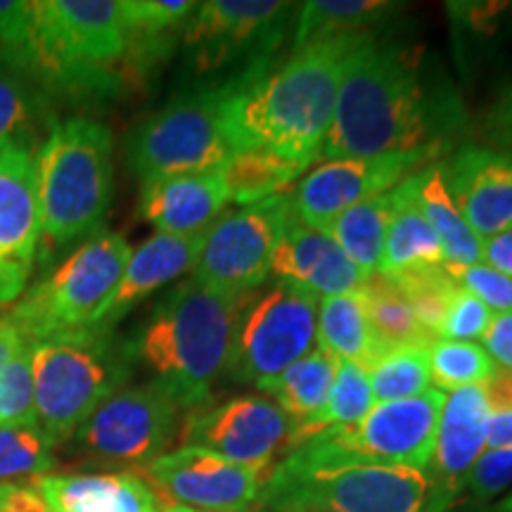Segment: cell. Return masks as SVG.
Segmentation results:
<instances>
[{
    "mask_svg": "<svg viewBox=\"0 0 512 512\" xmlns=\"http://www.w3.org/2000/svg\"><path fill=\"white\" fill-rule=\"evenodd\" d=\"M361 36L292 48L280 67H254L226 83V121L235 152L268 150L318 162L328 136L344 62Z\"/></svg>",
    "mask_w": 512,
    "mask_h": 512,
    "instance_id": "6da1fadb",
    "label": "cell"
},
{
    "mask_svg": "<svg viewBox=\"0 0 512 512\" xmlns=\"http://www.w3.org/2000/svg\"><path fill=\"white\" fill-rule=\"evenodd\" d=\"M437 105L422 86L418 62L403 48L363 36L344 62L335 114L320 162L439 150Z\"/></svg>",
    "mask_w": 512,
    "mask_h": 512,
    "instance_id": "7a4b0ae2",
    "label": "cell"
},
{
    "mask_svg": "<svg viewBox=\"0 0 512 512\" xmlns=\"http://www.w3.org/2000/svg\"><path fill=\"white\" fill-rule=\"evenodd\" d=\"M247 294L211 290L195 278L183 280L159 299L136 335L128 339L133 363H143L152 382L181 408L204 406L226 375L233 332Z\"/></svg>",
    "mask_w": 512,
    "mask_h": 512,
    "instance_id": "3957f363",
    "label": "cell"
},
{
    "mask_svg": "<svg viewBox=\"0 0 512 512\" xmlns=\"http://www.w3.org/2000/svg\"><path fill=\"white\" fill-rule=\"evenodd\" d=\"M112 131L100 121L72 117L50 124L36 150L43 254L79 247L100 233L112 204Z\"/></svg>",
    "mask_w": 512,
    "mask_h": 512,
    "instance_id": "277c9868",
    "label": "cell"
},
{
    "mask_svg": "<svg viewBox=\"0 0 512 512\" xmlns=\"http://www.w3.org/2000/svg\"><path fill=\"white\" fill-rule=\"evenodd\" d=\"M133 358L112 330L38 339L31 347L36 422L53 446L67 444L91 413L126 387Z\"/></svg>",
    "mask_w": 512,
    "mask_h": 512,
    "instance_id": "5b68a950",
    "label": "cell"
},
{
    "mask_svg": "<svg viewBox=\"0 0 512 512\" xmlns=\"http://www.w3.org/2000/svg\"><path fill=\"white\" fill-rule=\"evenodd\" d=\"M259 501L273 512L299 505L335 512H441L448 494L432 472L406 465L342 463L302 470L280 463Z\"/></svg>",
    "mask_w": 512,
    "mask_h": 512,
    "instance_id": "8992f818",
    "label": "cell"
},
{
    "mask_svg": "<svg viewBox=\"0 0 512 512\" xmlns=\"http://www.w3.org/2000/svg\"><path fill=\"white\" fill-rule=\"evenodd\" d=\"M121 233L100 230L29 287L8 316L29 342L95 328L131 256Z\"/></svg>",
    "mask_w": 512,
    "mask_h": 512,
    "instance_id": "52a82bcc",
    "label": "cell"
},
{
    "mask_svg": "<svg viewBox=\"0 0 512 512\" xmlns=\"http://www.w3.org/2000/svg\"><path fill=\"white\" fill-rule=\"evenodd\" d=\"M235 155L226 121V83L190 91L150 114L126 140L128 169L140 185L219 171Z\"/></svg>",
    "mask_w": 512,
    "mask_h": 512,
    "instance_id": "ba28073f",
    "label": "cell"
},
{
    "mask_svg": "<svg viewBox=\"0 0 512 512\" xmlns=\"http://www.w3.org/2000/svg\"><path fill=\"white\" fill-rule=\"evenodd\" d=\"M444 401L446 394L432 387L413 399L375 403L361 422L332 427L304 441L287 453L283 463L302 470L342 463L406 465L427 470L434 458Z\"/></svg>",
    "mask_w": 512,
    "mask_h": 512,
    "instance_id": "9c48e42d",
    "label": "cell"
},
{
    "mask_svg": "<svg viewBox=\"0 0 512 512\" xmlns=\"http://www.w3.org/2000/svg\"><path fill=\"white\" fill-rule=\"evenodd\" d=\"M318 302L275 283L249 292L240 306L226 375L240 384L271 380L318 347Z\"/></svg>",
    "mask_w": 512,
    "mask_h": 512,
    "instance_id": "30bf717a",
    "label": "cell"
},
{
    "mask_svg": "<svg viewBox=\"0 0 512 512\" xmlns=\"http://www.w3.org/2000/svg\"><path fill=\"white\" fill-rule=\"evenodd\" d=\"M174 396L157 382L121 387L67 441L83 463L131 472L164 456L178 430Z\"/></svg>",
    "mask_w": 512,
    "mask_h": 512,
    "instance_id": "8fae6325",
    "label": "cell"
},
{
    "mask_svg": "<svg viewBox=\"0 0 512 512\" xmlns=\"http://www.w3.org/2000/svg\"><path fill=\"white\" fill-rule=\"evenodd\" d=\"M294 223L290 195L223 211L204 235V247L192 278L204 287L226 294L259 290L271 273L280 240Z\"/></svg>",
    "mask_w": 512,
    "mask_h": 512,
    "instance_id": "7c38bea8",
    "label": "cell"
},
{
    "mask_svg": "<svg viewBox=\"0 0 512 512\" xmlns=\"http://www.w3.org/2000/svg\"><path fill=\"white\" fill-rule=\"evenodd\" d=\"M297 5L278 0H209L185 24V48L197 72H214L226 64L247 60V69L268 64L287 19Z\"/></svg>",
    "mask_w": 512,
    "mask_h": 512,
    "instance_id": "4fadbf2b",
    "label": "cell"
},
{
    "mask_svg": "<svg viewBox=\"0 0 512 512\" xmlns=\"http://www.w3.org/2000/svg\"><path fill=\"white\" fill-rule=\"evenodd\" d=\"M292 420L264 394H242L221 403H204L188 411L178 441L219 453L233 463L271 470L275 456L287 453Z\"/></svg>",
    "mask_w": 512,
    "mask_h": 512,
    "instance_id": "5bb4252c",
    "label": "cell"
},
{
    "mask_svg": "<svg viewBox=\"0 0 512 512\" xmlns=\"http://www.w3.org/2000/svg\"><path fill=\"white\" fill-rule=\"evenodd\" d=\"M271 470L233 463L204 448L178 446L147 465L143 477L162 503L202 512H242L264 494Z\"/></svg>",
    "mask_w": 512,
    "mask_h": 512,
    "instance_id": "9a60e30c",
    "label": "cell"
},
{
    "mask_svg": "<svg viewBox=\"0 0 512 512\" xmlns=\"http://www.w3.org/2000/svg\"><path fill=\"white\" fill-rule=\"evenodd\" d=\"M437 155L439 150H418L318 164L290 195L294 219L309 228L328 230L342 211L394 190L415 171L425 169L427 162H439Z\"/></svg>",
    "mask_w": 512,
    "mask_h": 512,
    "instance_id": "2e32d148",
    "label": "cell"
},
{
    "mask_svg": "<svg viewBox=\"0 0 512 512\" xmlns=\"http://www.w3.org/2000/svg\"><path fill=\"white\" fill-rule=\"evenodd\" d=\"M451 200L479 240L512 228V157L484 145H465L444 164Z\"/></svg>",
    "mask_w": 512,
    "mask_h": 512,
    "instance_id": "e0dca14e",
    "label": "cell"
},
{
    "mask_svg": "<svg viewBox=\"0 0 512 512\" xmlns=\"http://www.w3.org/2000/svg\"><path fill=\"white\" fill-rule=\"evenodd\" d=\"M271 278L316 299L358 292L368 273L351 264L325 230L304 226L294 219L280 240L271 261Z\"/></svg>",
    "mask_w": 512,
    "mask_h": 512,
    "instance_id": "ac0fdd59",
    "label": "cell"
},
{
    "mask_svg": "<svg viewBox=\"0 0 512 512\" xmlns=\"http://www.w3.org/2000/svg\"><path fill=\"white\" fill-rule=\"evenodd\" d=\"M233 202L223 171L171 176L140 185V219L157 233L192 238L207 233L211 223Z\"/></svg>",
    "mask_w": 512,
    "mask_h": 512,
    "instance_id": "d6986e66",
    "label": "cell"
},
{
    "mask_svg": "<svg viewBox=\"0 0 512 512\" xmlns=\"http://www.w3.org/2000/svg\"><path fill=\"white\" fill-rule=\"evenodd\" d=\"M41 247L34 138L0 145V261L36 264Z\"/></svg>",
    "mask_w": 512,
    "mask_h": 512,
    "instance_id": "ffe728a7",
    "label": "cell"
},
{
    "mask_svg": "<svg viewBox=\"0 0 512 512\" xmlns=\"http://www.w3.org/2000/svg\"><path fill=\"white\" fill-rule=\"evenodd\" d=\"M204 235L207 233L176 238V235L155 233L138 249H133L117 290L98 313L95 328L114 330V325L140 302H145L150 294L174 283L183 273L195 271L204 247Z\"/></svg>",
    "mask_w": 512,
    "mask_h": 512,
    "instance_id": "44dd1931",
    "label": "cell"
},
{
    "mask_svg": "<svg viewBox=\"0 0 512 512\" xmlns=\"http://www.w3.org/2000/svg\"><path fill=\"white\" fill-rule=\"evenodd\" d=\"M489 432V399L484 384L448 392L439 415L434 470L437 482L448 496L463 489L470 467L486 451Z\"/></svg>",
    "mask_w": 512,
    "mask_h": 512,
    "instance_id": "7402d4cb",
    "label": "cell"
},
{
    "mask_svg": "<svg viewBox=\"0 0 512 512\" xmlns=\"http://www.w3.org/2000/svg\"><path fill=\"white\" fill-rule=\"evenodd\" d=\"M38 489L53 512H159L162 501L138 472L43 475Z\"/></svg>",
    "mask_w": 512,
    "mask_h": 512,
    "instance_id": "603a6c76",
    "label": "cell"
},
{
    "mask_svg": "<svg viewBox=\"0 0 512 512\" xmlns=\"http://www.w3.org/2000/svg\"><path fill=\"white\" fill-rule=\"evenodd\" d=\"M415 204L437 235L444 264L475 266L482 264V240L467 226L456 202L451 200L444 178V164L432 162L413 174Z\"/></svg>",
    "mask_w": 512,
    "mask_h": 512,
    "instance_id": "cb8c5ba5",
    "label": "cell"
},
{
    "mask_svg": "<svg viewBox=\"0 0 512 512\" xmlns=\"http://www.w3.org/2000/svg\"><path fill=\"white\" fill-rule=\"evenodd\" d=\"M441 266H444V252L432 226L415 204L413 176H408L394 188V216L384 242L380 273L392 275Z\"/></svg>",
    "mask_w": 512,
    "mask_h": 512,
    "instance_id": "d4e9b609",
    "label": "cell"
},
{
    "mask_svg": "<svg viewBox=\"0 0 512 512\" xmlns=\"http://www.w3.org/2000/svg\"><path fill=\"white\" fill-rule=\"evenodd\" d=\"M337 363L330 351L316 347L309 356L297 361L271 380L261 382L259 389L264 396L275 401L292 425L316 420L323 413L337 375Z\"/></svg>",
    "mask_w": 512,
    "mask_h": 512,
    "instance_id": "484cf974",
    "label": "cell"
},
{
    "mask_svg": "<svg viewBox=\"0 0 512 512\" xmlns=\"http://www.w3.org/2000/svg\"><path fill=\"white\" fill-rule=\"evenodd\" d=\"M392 216L394 190H389L342 211L325 233L347 254L351 264L361 268L363 273L373 275L382 271L384 242H387Z\"/></svg>",
    "mask_w": 512,
    "mask_h": 512,
    "instance_id": "4316f807",
    "label": "cell"
},
{
    "mask_svg": "<svg viewBox=\"0 0 512 512\" xmlns=\"http://www.w3.org/2000/svg\"><path fill=\"white\" fill-rule=\"evenodd\" d=\"M299 8L302 10L297 15L292 48L330 38L370 34V27L392 17L401 5L387 0H311Z\"/></svg>",
    "mask_w": 512,
    "mask_h": 512,
    "instance_id": "83f0119b",
    "label": "cell"
},
{
    "mask_svg": "<svg viewBox=\"0 0 512 512\" xmlns=\"http://www.w3.org/2000/svg\"><path fill=\"white\" fill-rule=\"evenodd\" d=\"M318 347L339 361H354L368 368L382 347L370 330L361 294H339L318 302Z\"/></svg>",
    "mask_w": 512,
    "mask_h": 512,
    "instance_id": "f1b7e54d",
    "label": "cell"
},
{
    "mask_svg": "<svg viewBox=\"0 0 512 512\" xmlns=\"http://www.w3.org/2000/svg\"><path fill=\"white\" fill-rule=\"evenodd\" d=\"M309 162L275 155L268 150L235 152L223 166L230 197L240 207L264 202L268 197L285 195V190L309 169Z\"/></svg>",
    "mask_w": 512,
    "mask_h": 512,
    "instance_id": "f546056e",
    "label": "cell"
},
{
    "mask_svg": "<svg viewBox=\"0 0 512 512\" xmlns=\"http://www.w3.org/2000/svg\"><path fill=\"white\" fill-rule=\"evenodd\" d=\"M361 302L366 309L370 330L384 349L394 347H413V344H432L427 332L415 318L413 306L403 297V292L396 287L387 275L373 273L363 283Z\"/></svg>",
    "mask_w": 512,
    "mask_h": 512,
    "instance_id": "4dcf8cb0",
    "label": "cell"
},
{
    "mask_svg": "<svg viewBox=\"0 0 512 512\" xmlns=\"http://www.w3.org/2000/svg\"><path fill=\"white\" fill-rule=\"evenodd\" d=\"M373 406L375 396L373 387H370V377L366 373V368L358 366L354 361H339L335 384H332V392L328 396L323 413H320L316 420L292 427L287 453L294 451L297 446H302L304 441L323 434L325 430H332V427L356 425V422H361L370 411H373Z\"/></svg>",
    "mask_w": 512,
    "mask_h": 512,
    "instance_id": "1f68e13d",
    "label": "cell"
},
{
    "mask_svg": "<svg viewBox=\"0 0 512 512\" xmlns=\"http://www.w3.org/2000/svg\"><path fill=\"white\" fill-rule=\"evenodd\" d=\"M375 403L403 401L432 389L430 344L384 349L366 368Z\"/></svg>",
    "mask_w": 512,
    "mask_h": 512,
    "instance_id": "d6a6232c",
    "label": "cell"
},
{
    "mask_svg": "<svg viewBox=\"0 0 512 512\" xmlns=\"http://www.w3.org/2000/svg\"><path fill=\"white\" fill-rule=\"evenodd\" d=\"M55 467V446L34 425H0V486L31 482Z\"/></svg>",
    "mask_w": 512,
    "mask_h": 512,
    "instance_id": "836d02e7",
    "label": "cell"
},
{
    "mask_svg": "<svg viewBox=\"0 0 512 512\" xmlns=\"http://www.w3.org/2000/svg\"><path fill=\"white\" fill-rule=\"evenodd\" d=\"M498 366L482 344L437 339L430 344L432 384L439 392H456L463 387L486 384L496 375Z\"/></svg>",
    "mask_w": 512,
    "mask_h": 512,
    "instance_id": "e575fe53",
    "label": "cell"
},
{
    "mask_svg": "<svg viewBox=\"0 0 512 512\" xmlns=\"http://www.w3.org/2000/svg\"><path fill=\"white\" fill-rule=\"evenodd\" d=\"M48 105L29 76L0 55V145L15 138H34L31 128L43 119Z\"/></svg>",
    "mask_w": 512,
    "mask_h": 512,
    "instance_id": "d590c367",
    "label": "cell"
},
{
    "mask_svg": "<svg viewBox=\"0 0 512 512\" xmlns=\"http://www.w3.org/2000/svg\"><path fill=\"white\" fill-rule=\"evenodd\" d=\"M384 275V273H382ZM392 283L403 292L408 304L413 306L415 318L427 332L432 342H437L444 325L448 304H451L453 292L458 285L448 278V273L441 268H422V271H406L387 275Z\"/></svg>",
    "mask_w": 512,
    "mask_h": 512,
    "instance_id": "8d00e7d4",
    "label": "cell"
},
{
    "mask_svg": "<svg viewBox=\"0 0 512 512\" xmlns=\"http://www.w3.org/2000/svg\"><path fill=\"white\" fill-rule=\"evenodd\" d=\"M29 342L8 366L0 368V425H34L36 396L34 370H31Z\"/></svg>",
    "mask_w": 512,
    "mask_h": 512,
    "instance_id": "74e56055",
    "label": "cell"
},
{
    "mask_svg": "<svg viewBox=\"0 0 512 512\" xmlns=\"http://www.w3.org/2000/svg\"><path fill=\"white\" fill-rule=\"evenodd\" d=\"M448 278L482 302L491 313L512 311V278L486 264L451 266L444 264Z\"/></svg>",
    "mask_w": 512,
    "mask_h": 512,
    "instance_id": "f35d334b",
    "label": "cell"
},
{
    "mask_svg": "<svg viewBox=\"0 0 512 512\" xmlns=\"http://www.w3.org/2000/svg\"><path fill=\"white\" fill-rule=\"evenodd\" d=\"M36 3L0 0V55L17 64L24 62L34 43Z\"/></svg>",
    "mask_w": 512,
    "mask_h": 512,
    "instance_id": "ab89813d",
    "label": "cell"
},
{
    "mask_svg": "<svg viewBox=\"0 0 512 512\" xmlns=\"http://www.w3.org/2000/svg\"><path fill=\"white\" fill-rule=\"evenodd\" d=\"M491 316L494 313L486 309L475 294L458 287L453 292L451 304H448L439 339H453V342H475V339H482L491 323Z\"/></svg>",
    "mask_w": 512,
    "mask_h": 512,
    "instance_id": "60d3db41",
    "label": "cell"
},
{
    "mask_svg": "<svg viewBox=\"0 0 512 512\" xmlns=\"http://www.w3.org/2000/svg\"><path fill=\"white\" fill-rule=\"evenodd\" d=\"M465 489L472 491V496L494 498L503 494L512 486V448H486L477 463L467 472Z\"/></svg>",
    "mask_w": 512,
    "mask_h": 512,
    "instance_id": "b9f144b4",
    "label": "cell"
},
{
    "mask_svg": "<svg viewBox=\"0 0 512 512\" xmlns=\"http://www.w3.org/2000/svg\"><path fill=\"white\" fill-rule=\"evenodd\" d=\"M482 349L494 358L496 366L512 370V311L494 313L482 335Z\"/></svg>",
    "mask_w": 512,
    "mask_h": 512,
    "instance_id": "7bdbcfd3",
    "label": "cell"
},
{
    "mask_svg": "<svg viewBox=\"0 0 512 512\" xmlns=\"http://www.w3.org/2000/svg\"><path fill=\"white\" fill-rule=\"evenodd\" d=\"M0 512H53L36 479L0 486Z\"/></svg>",
    "mask_w": 512,
    "mask_h": 512,
    "instance_id": "ee69618b",
    "label": "cell"
},
{
    "mask_svg": "<svg viewBox=\"0 0 512 512\" xmlns=\"http://www.w3.org/2000/svg\"><path fill=\"white\" fill-rule=\"evenodd\" d=\"M486 133L496 143V150L512 157V88H505L501 98L486 117Z\"/></svg>",
    "mask_w": 512,
    "mask_h": 512,
    "instance_id": "f6af8a7d",
    "label": "cell"
},
{
    "mask_svg": "<svg viewBox=\"0 0 512 512\" xmlns=\"http://www.w3.org/2000/svg\"><path fill=\"white\" fill-rule=\"evenodd\" d=\"M489 399V432L486 448H512V399L486 396Z\"/></svg>",
    "mask_w": 512,
    "mask_h": 512,
    "instance_id": "bcb514c9",
    "label": "cell"
},
{
    "mask_svg": "<svg viewBox=\"0 0 512 512\" xmlns=\"http://www.w3.org/2000/svg\"><path fill=\"white\" fill-rule=\"evenodd\" d=\"M482 264L512 278V228L482 240Z\"/></svg>",
    "mask_w": 512,
    "mask_h": 512,
    "instance_id": "7dc6e473",
    "label": "cell"
},
{
    "mask_svg": "<svg viewBox=\"0 0 512 512\" xmlns=\"http://www.w3.org/2000/svg\"><path fill=\"white\" fill-rule=\"evenodd\" d=\"M29 344V339L22 335V330L17 328L15 320L8 313H0V368L8 366L19 351Z\"/></svg>",
    "mask_w": 512,
    "mask_h": 512,
    "instance_id": "c3c4849f",
    "label": "cell"
},
{
    "mask_svg": "<svg viewBox=\"0 0 512 512\" xmlns=\"http://www.w3.org/2000/svg\"><path fill=\"white\" fill-rule=\"evenodd\" d=\"M287 512H335V510H328V508H320V505H299V508H292Z\"/></svg>",
    "mask_w": 512,
    "mask_h": 512,
    "instance_id": "681fc988",
    "label": "cell"
},
{
    "mask_svg": "<svg viewBox=\"0 0 512 512\" xmlns=\"http://www.w3.org/2000/svg\"><path fill=\"white\" fill-rule=\"evenodd\" d=\"M159 512H202V510H192V508H183V505H166L162 503V508H159Z\"/></svg>",
    "mask_w": 512,
    "mask_h": 512,
    "instance_id": "f907efd6",
    "label": "cell"
},
{
    "mask_svg": "<svg viewBox=\"0 0 512 512\" xmlns=\"http://www.w3.org/2000/svg\"><path fill=\"white\" fill-rule=\"evenodd\" d=\"M496 512H512V494L505 496L503 501L496 505Z\"/></svg>",
    "mask_w": 512,
    "mask_h": 512,
    "instance_id": "816d5d0a",
    "label": "cell"
},
{
    "mask_svg": "<svg viewBox=\"0 0 512 512\" xmlns=\"http://www.w3.org/2000/svg\"><path fill=\"white\" fill-rule=\"evenodd\" d=\"M242 512H273V510H268V508H254V510H242Z\"/></svg>",
    "mask_w": 512,
    "mask_h": 512,
    "instance_id": "f5cc1de1",
    "label": "cell"
},
{
    "mask_svg": "<svg viewBox=\"0 0 512 512\" xmlns=\"http://www.w3.org/2000/svg\"><path fill=\"white\" fill-rule=\"evenodd\" d=\"M508 88H512V86H508Z\"/></svg>",
    "mask_w": 512,
    "mask_h": 512,
    "instance_id": "db71d44e",
    "label": "cell"
}]
</instances>
